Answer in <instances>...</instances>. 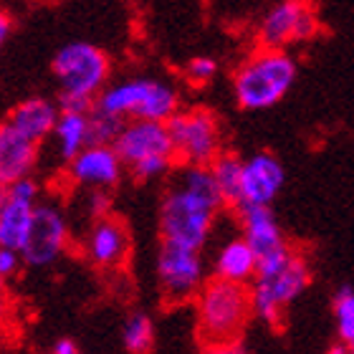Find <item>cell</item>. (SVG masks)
<instances>
[{"mask_svg": "<svg viewBox=\"0 0 354 354\" xmlns=\"http://www.w3.org/2000/svg\"><path fill=\"white\" fill-rule=\"evenodd\" d=\"M256 253L243 241V236L230 238L221 245V251L215 256V276L225 281H236V283H248L256 276Z\"/></svg>", "mask_w": 354, "mask_h": 354, "instance_id": "ffe728a7", "label": "cell"}, {"mask_svg": "<svg viewBox=\"0 0 354 354\" xmlns=\"http://www.w3.org/2000/svg\"><path fill=\"white\" fill-rule=\"evenodd\" d=\"M88 205H91V218L109 213V190H88Z\"/></svg>", "mask_w": 354, "mask_h": 354, "instance_id": "83f0119b", "label": "cell"}, {"mask_svg": "<svg viewBox=\"0 0 354 354\" xmlns=\"http://www.w3.org/2000/svg\"><path fill=\"white\" fill-rule=\"evenodd\" d=\"M165 127L180 165H210L223 147L218 119L207 109H177Z\"/></svg>", "mask_w": 354, "mask_h": 354, "instance_id": "52a82bcc", "label": "cell"}, {"mask_svg": "<svg viewBox=\"0 0 354 354\" xmlns=\"http://www.w3.org/2000/svg\"><path fill=\"white\" fill-rule=\"evenodd\" d=\"M122 347L129 354H147L155 347V322L149 314L134 311L122 324Z\"/></svg>", "mask_w": 354, "mask_h": 354, "instance_id": "7402d4cb", "label": "cell"}, {"mask_svg": "<svg viewBox=\"0 0 354 354\" xmlns=\"http://www.w3.org/2000/svg\"><path fill=\"white\" fill-rule=\"evenodd\" d=\"M334 322H337V334L339 344L352 349L354 344V291L352 286H342L334 296Z\"/></svg>", "mask_w": 354, "mask_h": 354, "instance_id": "603a6c76", "label": "cell"}, {"mask_svg": "<svg viewBox=\"0 0 354 354\" xmlns=\"http://www.w3.org/2000/svg\"><path fill=\"white\" fill-rule=\"evenodd\" d=\"M119 127H122V119L91 106L88 109V145H111Z\"/></svg>", "mask_w": 354, "mask_h": 354, "instance_id": "cb8c5ba5", "label": "cell"}, {"mask_svg": "<svg viewBox=\"0 0 354 354\" xmlns=\"http://www.w3.org/2000/svg\"><path fill=\"white\" fill-rule=\"evenodd\" d=\"M91 106L122 122L124 119L167 122L180 109V94L170 82L157 76H127L117 84H106Z\"/></svg>", "mask_w": 354, "mask_h": 354, "instance_id": "8992f818", "label": "cell"}, {"mask_svg": "<svg viewBox=\"0 0 354 354\" xmlns=\"http://www.w3.org/2000/svg\"><path fill=\"white\" fill-rule=\"evenodd\" d=\"M6 314H8V304H6V296H3V288H0V326L6 322Z\"/></svg>", "mask_w": 354, "mask_h": 354, "instance_id": "4dcf8cb0", "label": "cell"}, {"mask_svg": "<svg viewBox=\"0 0 354 354\" xmlns=\"http://www.w3.org/2000/svg\"><path fill=\"white\" fill-rule=\"evenodd\" d=\"M296 59L283 48H261L233 76V96L241 109H271L296 82Z\"/></svg>", "mask_w": 354, "mask_h": 354, "instance_id": "5b68a950", "label": "cell"}, {"mask_svg": "<svg viewBox=\"0 0 354 354\" xmlns=\"http://www.w3.org/2000/svg\"><path fill=\"white\" fill-rule=\"evenodd\" d=\"M6 198H8V187H6V185H0V207H3Z\"/></svg>", "mask_w": 354, "mask_h": 354, "instance_id": "1f68e13d", "label": "cell"}, {"mask_svg": "<svg viewBox=\"0 0 354 354\" xmlns=\"http://www.w3.org/2000/svg\"><path fill=\"white\" fill-rule=\"evenodd\" d=\"M319 33L322 21L311 0H281L263 15L259 44L261 48H283L288 44H306Z\"/></svg>", "mask_w": 354, "mask_h": 354, "instance_id": "9c48e42d", "label": "cell"}, {"mask_svg": "<svg viewBox=\"0 0 354 354\" xmlns=\"http://www.w3.org/2000/svg\"><path fill=\"white\" fill-rule=\"evenodd\" d=\"M10 30H13V18H10L6 10H0V48H3L6 41L10 38Z\"/></svg>", "mask_w": 354, "mask_h": 354, "instance_id": "f1b7e54d", "label": "cell"}, {"mask_svg": "<svg viewBox=\"0 0 354 354\" xmlns=\"http://www.w3.org/2000/svg\"><path fill=\"white\" fill-rule=\"evenodd\" d=\"M56 117H59V104L46 99V96H30L26 102L15 104L6 122L13 124L23 137L41 145L51 137Z\"/></svg>", "mask_w": 354, "mask_h": 354, "instance_id": "ac0fdd59", "label": "cell"}, {"mask_svg": "<svg viewBox=\"0 0 354 354\" xmlns=\"http://www.w3.org/2000/svg\"><path fill=\"white\" fill-rule=\"evenodd\" d=\"M51 352L53 354H79V347H76L74 339H66V337H64V339H59L53 344Z\"/></svg>", "mask_w": 354, "mask_h": 354, "instance_id": "f546056e", "label": "cell"}, {"mask_svg": "<svg viewBox=\"0 0 354 354\" xmlns=\"http://www.w3.org/2000/svg\"><path fill=\"white\" fill-rule=\"evenodd\" d=\"M183 74L192 86H205L207 82H213L218 76V61L213 56H195L185 64Z\"/></svg>", "mask_w": 354, "mask_h": 354, "instance_id": "484cf974", "label": "cell"}, {"mask_svg": "<svg viewBox=\"0 0 354 354\" xmlns=\"http://www.w3.org/2000/svg\"><path fill=\"white\" fill-rule=\"evenodd\" d=\"M82 248L91 266L102 268V271H114V268H122L129 259L132 238H129L124 223L114 215L104 213L94 218L88 233L84 236Z\"/></svg>", "mask_w": 354, "mask_h": 354, "instance_id": "7c38bea8", "label": "cell"}, {"mask_svg": "<svg viewBox=\"0 0 354 354\" xmlns=\"http://www.w3.org/2000/svg\"><path fill=\"white\" fill-rule=\"evenodd\" d=\"M241 167H243V160L233 152H218L215 160L207 165V170L213 175V183L221 192V198L225 205H236L238 200V187H241Z\"/></svg>", "mask_w": 354, "mask_h": 354, "instance_id": "44dd1931", "label": "cell"}, {"mask_svg": "<svg viewBox=\"0 0 354 354\" xmlns=\"http://www.w3.org/2000/svg\"><path fill=\"white\" fill-rule=\"evenodd\" d=\"M51 71L61 88L59 109H91L111 74L106 51L86 41H71L61 46L51 61Z\"/></svg>", "mask_w": 354, "mask_h": 354, "instance_id": "277c9868", "label": "cell"}, {"mask_svg": "<svg viewBox=\"0 0 354 354\" xmlns=\"http://www.w3.org/2000/svg\"><path fill=\"white\" fill-rule=\"evenodd\" d=\"M170 175V187L160 205V238L203 251L225 203L207 165H180Z\"/></svg>", "mask_w": 354, "mask_h": 354, "instance_id": "6da1fadb", "label": "cell"}, {"mask_svg": "<svg viewBox=\"0 0 354 354\" xmlns=\"http://www.w3.org/2000/svg\"><path fill=\"white\" fill-rule=\"evenodd\" d=\"M241 218V236L253 248L256 259H266L286 248V238L281 233V225L273 215L271 205H248L238 210Z\"/></svg>", "mask_w": 354, "mask_h": 354, "instance_id": "2e32d148", "label": "cell"}, {"mask_svg": "<svg viewBox=\"0 0 354 354\" xmlns=\"http://www.w3.org/2000/svg\"><path fill=\"white\" fill-rule=\"evenodd\" d=\"M0 288H3V279H0Z\"/></svg>", "mask_w": 354, "mask_h": 354, "instance_id": "d6a6232c", "label": "cell"}, {"mask_svg": "<svg viewBox=\"0 0 354 354\" xmlns=\"http://www.w3.org/2000/svg\"><path fill=\"white\" fill-rule=\"evenodd\" d=\"M286 183V170L276 155L256 152L245 157L241 167V187H238L236 210L248 205H271L279 198L281 187Z\"/></svg>", "mask_w": 354, "mask_h": 354, "instance_id": "8fae6325", "label": "cell"}, {"mask_svg": "<svg viewBox=\"0 0 354 354\" xmlns=\"http://www.w3.org/2000/svg\"><path fill=\"white\" fill-rule=\"evenodd\" d=\"M175 165L177 162L172 155H157V157H147V160L132 165L129 172H132V177L140 180V183H152V180H162V177L170 175Z\"/></svg>", "mask_w": 354, "mask_h": 354, "instance_id": "d4e9b609", "label": "cell"}, {"mask_svg": "<svg viewBox=\"0 0 354 354\" xmlns=\"http://www.w3.org/2000/svg\"><path fill=\"white\" fill-rule=\"evenodd\" d=\"M111 147L117 149L119 160L127 170L132 165L147 160V157L172 155L167 127H165V122H152V119H124Z\"/></svg>", "mask_w": 354, "mask_h": 354, "instance_id": "4fadbf2b", "label": "cell"}, {"mask_svg": "<svg viewBox=\"0 0 354 354\" xmlns=\"http://www.w3.org/2000/svg\"><path fill=\"white\" fill-rule=\"evenodd\" d=\"M36 203L38 183L30 175L8 185V198L0 207V248L21 251L26 236H28Z\"/></svg>", "mask_w": 354, "mask_h": 354, "instance_id": "9a60e30c", "label": "cell"}, {"mask_svg": "<svg viewBox=\"0 0 354 354\" xmlns=\"http://www.w3.org/2000/svg\"><path fill=\"white\" fill-rule=\"evenodd\" d=\"M311 283V266L304 253L286 245L283 251L266 256L256 263L253 286L248 291L251 314L268 326H279L281 311L294 304Z\"/></svg>", "mask_w": 354, "mask_h": 354, "instance_id": "7a4b0ae2", "label": "cell"}, {"mask_svg": "<svg viewBox=\"0 0 354 354\" xmlns=\"http://www.w3.org/2000/svg\"><path fill=\"white\" fill-rule=\"evenodd\" d=\"M53 147L61 165H66L76 152L88 145V109H59L53 124Z\"/></svg>", "mask_w": 354, "mask_h": 354, "instance_id": "d6986e66", "label": "cell"}, {"mask_svg": "<svg viewBox=\"0 0 354 354\" xmlns=\"http://www.w3.org/2000/svg\"><path fill=\"white\" fill-rule=\"evenodd\" d=\"M157 283L167 304H187L205 283L203 251L162 241L157 253Z\"/></svg>", "mask_w": 354, "mask_h": 354, "instance_id": "ba28073f", "label": "cell"}, {"mask_svg": "<svg viewBox=\"0 0 354 354\" xmlns=\"http://www.w3.org/2000/svg\"><path fill=\"white\" fill-rule=\"evenodd\" d=\"M68 180L86 190H111L122 180L124 165L111 145H86L66 162Z\"/></svg>", "mask_w": 354, "mask_h": 354, "instance_id": "5bb4252c", "label": "cell"}, {"mask_svg": "<svg viewBox=\"0 0 354 354\" xmlns=\"http://www.w3.org/2000/svg\"><path fill=\"white\" fill-rule=\"evenodd\" d=\"M198 314V337L210 349L233 347L245 332L251 317L248 283H236L215 276L210 283H203L195 294Z\"/></svg>", "mask_w": 354, "mask_h": 354, "instance_id": "3957f363", "label": "cell"}, {"mask_svg": "<svg viewBox=\"0 0 354 354\" xmlns=\"http://www.w3.org/2000/svg\"><path fill=\"white\" fill-rule=\"evenodd\" d=\"M36 142L23 137L13 124H0V185H13L15 180L33 175L38 162Z\"/></svg>", "mask_w": 354, "mask_h": 354, "instance_id": "e0dca14e", "label": "cell"}, {"mask_svg": "<svg viewBox=\"0 0 354 354\" xmlns=\"http://www.w3.org/2000/svg\"><path fill=\"white\" fill-rule=\"evenodd\" d=\"M68 245L66 215L53 203H36L26 243L21 248L23 266L28 268H46L64 256Z\"/></svg>", "mask_w": 354, "mask_h": 354, "instance_id": "30bf717a", "label": "cell"}, {"mask_svg": "<svg viewBox=\"0 0 354 354\" xmlns=\"http://www.w3.org/2000/svg\"><path fill=\"white\" fill-rule=\"evenodd\" d=\"M21 271H23L21 251H13V248H0V279H3V283L10 281V279H15Z\"/></svg>", "mask_w": 354, "mask_h": 354, "instance_id": "4316f807", "label": "cell"}]
</instances>
